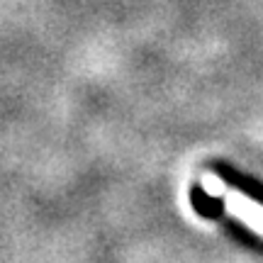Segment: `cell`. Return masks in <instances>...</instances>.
I'll return each instance as SVG.
<instances>
[{"label":"cell","mask_w":263,"mask_h":263,"mask_svg":"<svg viewBox=\"0 0 263 263\" xmlns=\"http://www.w3.org/2000/svg\"><path fill=\"white\" fill-rule=\"evenodd\" d=\"M202 188H205L210 195H222L227 200V210H229L234 217H239L241 222H246L254 232H258V234L263 236V205L254 202V200H251L249 195H244V193L229 190L224 180L215 178V176H207Z\"/></svg>","instance_id":"1"}]
</instances>
